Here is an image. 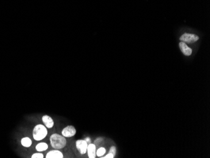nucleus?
<instances>
[{"label":"nucleus","mask_w":210,"mask_h":158,"mask_svg":"<svg viewBox=\"0 0 210 158\" xmlns=\"http://www.w3.org/2000/svg\"><path fill=\"white\" fill-rule=\"evenodd\" d=\"M50 142L52 147L58 150L64 148L67 144L65 137L58 134H52L50 137Z\"/></svg>","instance_id":"f257e3e1"},{"label":"nucleus","mask_w":210,"mask_h":158,"mask_svg":"<svg viewBox=\"0 0 210 158\" xmlns=\"http://www.w3.org/2000/svg\"><path fill=\"white\" fill-rule=\"evenodd\" d=\"M47 127L43 125H37L33 130V137L35 141H41L47 135Z\"/></svg>","instance_id":"f03ea898"},{"label":"nucleus","mask_w":210,"mask_h":158,"mask_svg":"<svg viewBox=\"0 0 210 158\" xmlns=\"http://www.w3.org/2000/svg\"><path fill=\"white\" fill-rule=\"evenodd\" d=\"M199 39V37L194 34H191V33H184L180 37V40L181 42H183L184 43L187 44H191L196 42V41H198Z\"/></svg>","instance_id":"7ed1b4c3"},{"label":"nucleus","mask_w":210,"mask_h":158,"mask_svg":"<svg viewBox=\"0 0 210 158\" xmlns=\"http://www.w3.org/2000/svg\"><path fill=\"white\" fill-rule=\"evenodd\" d=\"M77 149L79 150L81 154H84L87 152V142L85 140H78L76 142Z\"/></svg>","instance_id":"20e7f679"},{"label":"nucleus","mask_w":210,"mask_h":158,"mask_svg":"<svg viewBox=\"0 0 210 158\" xmlns=\"http://www.w3.org/2000/svg\"><path fill=\"white\" fill-rule=\"evenodd\" d=\"M76 134V130L74 126L69 125L65 127L62 131V135L65 137H71L75 135Z\"/></svg>","instance_id":"39448f33"},{"label":"nucleus","mask_w":210,"mask_h":158,"mask_svg":"<svg viewBox=\"0 0 210 158\" xmlns=\"http://www.w3.org/2000/svg\"><path fill=\"white\" fill-rule=\"evenodd\" d=\"M179 48L181 51H182V52L183 53L185 56H191L192 54V49H191L190 47H189L186 43L183 42H179Z\"/></svg>","instance_id":"423d86ee"},{"label":"nucleus","mask_w":210,"mask_h":158,"mask_svg":"<svg viewBox=\"0 0 210 158\" xmlns=\"http://www.w3.org/2000/svg\"><path fill=\"white\" fill-rule=\"evenodd\" d=\"M46 158H62L63 154L58 149H55L53 150H50L47 154Z\"/></svg>","instance_id":"0eeeda50"},{"label":"nucleus","mask_w":210,"mask_h":158,"mask_svg":"<svg viewBox=\"0 0 210 158\" xmlns=\"http://www.w3.org/2000/svg\"><path fill=\"white\" fill-rule=\"evenodd\" d=\"M42 122H44L45 126L47 128L51 129L53 127L54 122L50 116H48V115L43 116H42Z\"/></svg>","instance_id":"6e6552de"},{"label":"nucleus","mask_w":210,"mask_h":158,"mask_svg":"<svg viewBox=\"0 0 210 158\" xmlns=\"http://www.w3.org/2000/svg\"><path fill=\"white\" fill-rule=\"evenodd\" d=\"M96 147L94 144H90L89 145L87 146V151L88 153V156H89L90 158L96 157Z\"/></svg>","instance_id":"1a4fd4ad"},{"label":"nucleus","mask_w":210,"mask_h":158,"mask_svg":"<svg viewBox=\"0 0 210 158\" xmlns=\"http://www.w3.org/2000/svg\"><path fill=\"white\" fill-rule=\"evenodd\" d=\"M35 148L38 152H42V151H44L48 149V145L45 142H41L38 144Z\"/></svg>","instance_id":"9d476101"},{"label":"nucleus","mask_w":210,"mask_h":158,"mask_svg":"<svg viewBox=\"0 0 210 158\" xmlns=\"http://www.w3.org/2000/svg\"><path fill=\"white\" fill-rule=\"evenodd\" d=\"M21 143L22 144V146L25 147H29L31 146L32 142V140L29 138V137H24L21 141Z\"/></svg>","instance_id":"9b49d317"},{"label":"nucleus","mask_w":210,"mask_h":158,"mask_svg":"<svg viewBox=\"0 0 210 158\" xmlns=\"http://www.w3.org/2000/svg\"><path fill=\"white\" fill-rule=\"evenodd\" d=\"M105 153H106V149L104 147H100L96 151V155L98 157H101L105 154Z\"/></svg>","instance_id":"f8f14e48"},{"label":"nucleus","mask_w":210,"mask_h":158,"mask_svg":"<svg viewBox=\"0 0 210 158\" xmlns=\"http://www.w3.org/2000/svg\"><path fill=\"white\" fill-rule=\"evenodd\" d=\"M32 158H43L44 157V154L40 153H35L32 156Z\"/></svg>","instance_id":"ddd939ff"},{"label":"nucleus","mask_w":210,"mask_h":158,"mask_svg":"<svg viewBox=\"0 0 210 158\" xmlns=\"http://www.w3.org/2000/svg\"><path fill=\"white\" fill-rule=\"evenodd\" d=\"M116 152H117V149H116V147H115L114 146H112L110 149V153L113 154L114 156L116 154Z\"/></svg>","instance_id":"4468645a"},{"label":"nucleus","mask_w":210,"mask_h":158,"mask_svg":"<svg viewBox=\"0 0 210 158\" xmlns=\"http://www.w3.org/2000/svg\"><path fill=\"white\" fill-rule=\"evenodd\" d=\"M114 155L110 153H108L107 155H106L105 157H102L103 158H113L114 157Z\"/></svg>","instance_id":"2eb2a0df"},{"label":"nucleus","mask_w":210,"mask_h":158,"mask_svg":"<svg viewBox=\"0 0 210 158\" xmlns=\"http://www.w3.org/2000/svg\"><path fill=\"white\" fill-rule=\"evenodd\" d=\"M85 141H86L87 142H91V139H90V138H89V137H87V138L85 139Z\"/></svg>","instance_id":"dca6fc26"}]
</instances>
